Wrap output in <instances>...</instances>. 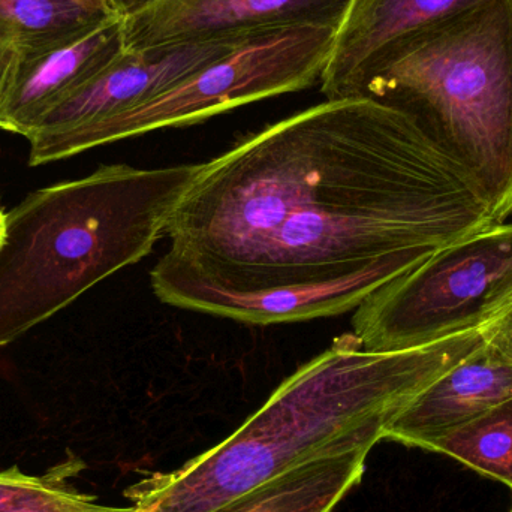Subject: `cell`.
Here are the masks:
<instances>
[{
	"instance_id": "obj_1",
	"label": "cell",
	"mask_w": 512,
	"mask_h": 512,
	"mask_svg": "<svg viewBox=\"0 0 512 512\" xmlns=\"http://www.w3.org/2000/svg\"><path fill=\"white\" fill-rule=\"evenodd\" d=\"M496 224L405 114L327 99L204 162L150 282L165 304L243 324L330 318Z\"/></svg>"
},
{
	"instance_id": "obj_2",
	"label": "cell",
	"mask_w": 512,
	"mask_h": 512,
	"mask_svg": "<svg viewBox=\"0 0 512 512\" xmlns=\"http://www.w3.org/2000/svg\"><path fill=\"white\" fill-rule=\"evenodd\" d=\"M481 345L477 330L372 352L345 334L285 379L230 438L125 490L131 512H210L300 463L372 450L415 396Z\"/></svg>"
},
{
	"instance_id": "obj_3",
	"label": "cell",
	"mask_w": 512,
	"mask_h": 512,
	"mask_svg": "<svg viewBox=\"0 0 512 512\" xmlns=\"http://www.w3.org/2000/svg\"><path fill=\"white\" fill-rule=\"evenodd\" d=\"M201 168L105 165L39 189L6 213L0 346L152 254Z\"/></svg>"
},
{
	"instance_id": "obj_4",
	"label": "cell",
	"mask_w": 512,
	"mask_h": 512,
	"mask_svg": "<svg viewBox=\"0 0 512 512\" xmlns=\"http://www.w3.org/2000/svg\"><path fill=\"white\" fill-rule=\"evenodd\" d=\"M354 98L399 111L512 215V0H483L385 51Z\"/></svg>"
},
{
	"instance_id": "obj_5",
	"label": "cell",
	"mask_w": 512,
	"mask_h": 512,
	"mask_svg": "<svg viewBox=\"0 0 512 512\" xmlns=\"http://www.w3.org/2000/svg\"><path fill=\"white\" fill-rule=\"evenodd\" d=\"M333 27H292L254 36L159 95L107 119L30 143L29 164H48L104 144L195 125L234 108L298 92L321 80Z\"/></svg>"
},
{
	"instance_id": "obj_6",
	"label": "cell",
	"mask_w": 512,
	"mask_h": 512,
	"mask_svg": "<svg viewBox=\"0 0 512 512\" xmlns=\"http://www.w3.org/2000/svg\"><path fill=\"white\" fill-rule=\"evenodd\" d=\"M512 303V224H496L439 251L370 295L352 336L372 352L423 348L483 330Z\"/></svg>"
},
{
	"instance_id": "obj_7",
	"label": "cell",
	"mask_w": 512,
	"mask_h": 512,
	"mask_svg": "<svg viewBox=\"0 0 512 512\" xmlns=\"http://www.w3.org/2000/svg\"><path fill=\"white\" fill-rule=\"evenodd\" d=\"M351 0H162L123 18L126 50L248 39L292 27L339 29Z\"/></svg>"
},
{
	"instance_id": "obj_8",
	"label": "cell",
	"mask_w": 512,
	"mask_h": 512,
	"mask_svg": "<svg viewBox=\"0 0 512 512\" xmlns=\"http://www.w3.org/2000/svg\"><path fill=\"white\" fill-rule=\"evenodd\" d=\"M248 39L125 48L101 74L48 111L27 140L56 137L143 104Z\"/></svg>"
},
{
	"instance_id": "obj_9",
	"label": "cell",
	"mask_w": 512,
	"mask_h": 512,
	"mask_svg": "<svg viewBox=\"0 0 512 512\" xmlns=\"http://www.w3.org/2000/svg\"><path fill=\"white\" fill-rule=\"evenodd\" d=\"M125 51L123 18L74 41L15 60L0 99V129L29 137L48 111L89 83Z\"/></svg>"
},
{
	"instance_id": "obj_10",
	"label": "cell",
	"mask_w": 512,
	"mask_h": 512,
	"mask_svg": "<svg viewBox=\"0 0 512 512\" xmlns=\"http://www.w3.org/2000/svg\"><path fill=\"white\" fill-rule=\"evenodd\" d=\"M483 0H351L321 75L327 99L354 98L379 57L426 27Z\"/></svg>"
},
{
	"instance_id": "obj_11",
	"label": "cell",
	"mask_w": 512,
	"mask_h": 512,
	"mask_svg": "<svg viewBox=\"0 0 512 512\" xmlns=\"http://www.w3.org/2000/svg\"><path fill=\"white\" fill-rule=\"evenodd\" d=\"M510 399L512 361L484 342L415 396L388 426L385 439L423 448Z\"/></svg>"
},
{
	"instance_id": "obj_12",
	"label": "cell",
	"mask_w": 512,
	"mask_h": 512,
	"mask_svg": "<svg viewBox=\"0 0 512 512\" xmlns=\"http://www.w3.org/2000/svg\"><path fill=\"white\" fill-rule=\"evenodd\" d=\"M369 448L316 457L210 512H331L366 471Z\"/></svg>"
},
{
	"instance_id": "obj_13",
	"label": "cell",
	"mask_w": 512,
	"mask_h": 512,
	"mask_svg": "<svg viewBox=\"0 0 512 512\" xmlns=\"http://www.w3.org/2000/svg\"><path fill=\"white\" fill-rule=\"evenodd\" d=\"M117 14L77 0H0V47L18 56L74 41Z\"/></svg>"
},
{
	"instance_id": "obj_14",
	"label": "cell",
	"mask_w": 512,
	"mask_h": 512,
	"mask_svg": "<svg viewBox=\"0 0 512 512\" xmlns=\"http://www.w3.org/2000/svg\"><path fill=\"white\" fill-rule=\"evenodd\" d=\"M512 489V399L424 445Z\"/></svg>"
},
{
	"instance_id": "obj_15",
	"label": "cell",
	"mask_w": 512,
	"mask_h": 512,
	"mask_svg": "<svg viewBox=\"0 0 512 512\" xmlns=\"http://www.w3.org/2000/svg\"><path fill=\"white\" fill-rule=\"evenodd\" d=\"M83 468L77 460L48 474L27 475L17 466L0 472V512H128L129 507L102 505L75 489L68 478Z\"/></svg>"
},
{
	"instance_id": "obj_16",
	"label": "cell",
	"mask_w": 512,
	"mask_h": 512,
	"mask_svg": "<svg viewBox=\"0 0 512 512\" xmlns=\"http://www.w3.org/2000/svg\"><path fill=\"white\" fill-rule=\"evenodd\" d=\"M484 342L512 361V303L481 330Z\"/></svg>"
},
{
	"instance_id": "obj_17",
	"label": "cell",
	"mask_w": 512,
	"mask_h": 512,
	"mask_svg": "<svg viewBox=\"0 0 512 512\" xmlns=\"http://www.w3.org/2000/svg\"><path fill=\"white\" fill-rule=\"evenodd\" d=\"M110 2L120 17L128 18L152 8L162 0H110Z\"/></svg>"
},
{
	"instance_id": "obj_18",
	"label": "cell",
	"mask_w": 512,
	"mask_h": 512,
	"mask_svg": "<svg viewBox=\"0 0 512 512\" xmlns=\"http://www.w3.org/2000/svg\"><path fill=\"white\" fill-rule=\"evenodd\" d=\"M15 60H17V53L15 51L0 47V99H2L6 84H8L9 77H11Z\"/></svg>"
},
{
	"instance_id": "obj_19",
	"label": "cell",
	"mask_w": 512,
	"mask_h": 512,
	"mask_svg": "<svg viewBox=\"0 0 512 512\" xmlns=\"http://www.w3.org/2000/svg\"><path fill=\"white\" fill-rule=\"evenodd\" d=\"M89 8L96 9V11L108 12V14H117L116 9L111 5L110 0H77ZM119 15V14H117Z\"/></svg>"
},
{
	"instance_id": "obj_20",
	"label": "cell",
	"mask_w": 512,
	"mask_h": 512,
	"mask_svg": "<svg viewBox=\"0 0 512 512\" xmlns=\"http://www.w3.org/2000/svg\"><path fill=\"white\" fill-rule=\"evenodd\" d=\"M6 236V213L0 210V248H2L3 242H5Z\"/></svg>"
},
{
	"instance_id": "obj_21",
	"label": "cell",
	"mask_w": 512,
	"mask_h": 512,
	"mask_svg": "<svg viewBox=\"0 0 512 512\" xmlns=\"http://www.w3.org/2000/svg\"><path fill=\"white\" fill-rule=\"evenodd\" d=\"M511 512H512V510H511Z\"/></svg>"
},
{
	"instance_id": "obj_22",
	"label": "cell",
	"mask_w": 512,
	"mask_h": 512,
	"mask_svg": "<svg viewBox=\"0 0 512 512\" xmlns=\"http://www.w3.org/2000/svg\"><path fill=\"white\" fill-rule=\"evenodd\" d=\"M129 512V511H128Z\"/></svg>"
}]
</instances>
